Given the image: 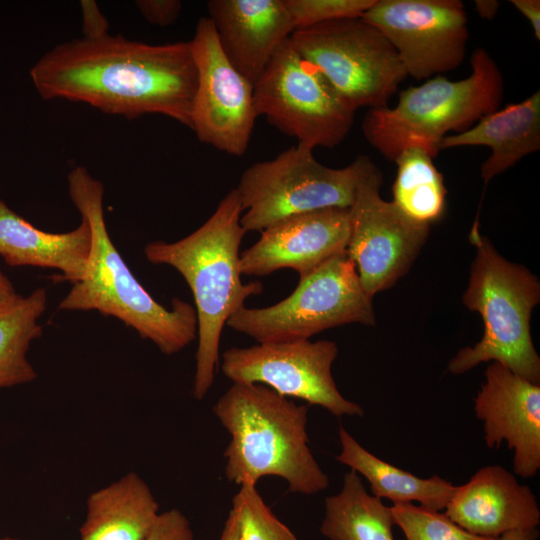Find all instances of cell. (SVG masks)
<instances>
[{"label":"cell","instance_id":"8fae6325","mask_svg":"<svg viewBox=\"0 0 540 540\" xmlns=\"http://www.w3.org/2000/svg\"><path fill=\"white\" fill-rule=\"evenodd\" d=\"M337 355L338 346L330 340L258 343L225 350L221 370L233 383L262 384L336 417L363 416L362 407L343 397L333 379Z\"/></svg>","mask_w":540,"mask_h":540},{"label":"cell","instance_id":"8d00e7d4","mask_svg":"<svg viewBox=\"0 0 540 540\" xmlns=\"http://www.w3.org/2000/svg\"><path fill=\"white\" fill-rule=\"evenodd\" d=\"M1 540H18V539L5 538V539H1Z\"/></svg>","mask_w":540,"mask_h":540},{"label":"cell","instance_id":"9c48e42d","mask_svg":"<svg viewBox=\"0 0 540 540\" xmlns=\"http://www.w3.org/2000/svg\"><path fill=\"white\" fill-rule=\"evenodd\" d=\"M257 116L297 144L334 148L350 132L356 110L287 39L254 84Z\"/></svg>","mask_w":540,"mask_h":540},{"label":"cell","instance_id":"7402d4cb","mask_svg":"<svg viewBox=\"0 0 540 540\" xmlns=\"http://www.w3.org/2000/svg\"><path fill=\"white\" fill-rule=\"evenodd\" d=\"M340 452L335 459L364 477L372 495L395 503H413L440 511L445 509L456 486L437 475L420 478L366 450L343 426L339 427Z\"/></svg>","mask_w":540,"mask_h":540},{"label":"cell","instance_id":"4dcf8cb0","mask_svg":"<svg viewBox=\"0 0 540 540\" xmlns=\"http://www.w3.org/2000/svg\"><path fill=\"white\" fill-rule=\"evenodd\" d=\"M81 11L84 38H97L108 34V21L94 1H81Z\"/></svg>","mask_w":540,"mask_h":540},{"label":"cell","instance_id":"e575fe53","mask_svg":"<svg viewBox=\"0 0 540 540\" xmlns=\"http://www.w3.org/2000/svg\"><path fill=\"white\" fill-rule=\"evenodd\" d=\"M539 532L535 529L515 530L502 534L498 540H537Z\"/></svg>","mask_w":540,"mask_h":540},{"label":"cell","instance_id":"cb8c5ba5","mask_svg":"<svg viewBox=\"0 0 540 540\" xmlns=\"http://www.w3.org/2000/svg\"><path fill=\"white\" fill-rule=\"evenodd\" d=\"M46 305L44 288L27 297L16 294L0 301V388L29 383L37 377L27 352L42 334L38 320Z\"/></svg>","mask_w":540,"mask_h":540},{"label":"cell","instance_id":"603a6c76","mask_svg":"<svg viewBox=\"0 0 540 540\" xmlns=\"http://www.w3.org/2000/svg\"><path fill=\"white\" fill-rule=\"evenodd\" d=\"M391 507L369 494L350 470L339 493L326 497L321 533L330 540H394Z\"/></svg>","mask_w":540,"mask_h":540},{"label":"cell","instance_id":"83f0119b","mask_svg":"<svg viewBox=\"0 0 540 540\" xmlns=\"http://www.w3.org/2000/svg\"><path fill=\"white\" fill-rule=\"evenodd\" d=\"M374 2L375 0H284L295 30L338 19L361 17Z\"/></svg>","mask_w":540,"mask_h":540},{"label":"cell","instance_id":"836d02e7","mask_svg":"<svg viewBox=\"0 0 540 540\" xmlns=\"http://www.w3.org/2000/svg\"><path fill=\"white\" fill-rule=\"evenodd\" d=\"M220 540H239L237 521L231 510L225 521Z\"/></svg>","mask_w":540,"mask_h":540},{"label":"cell","instance_id":"2e32d148","mask_svg":"<svg viewBox=\"0 0 540 540\" xmlns=\"http://www.w3.org/2000/svg\"><path fill=\"white\" fill-rule=\"evenodd\" d=\"M484 375L474 411L484 423L486 446L498 449L505 441L514 453V473L533 477L540 469V384L498 362H491Z\"/></svg>","mask_w":540,"mask_h":540},{"label":"cell","instance_id":"1f68e13d","mask_svg":"<svg viewBox=\"0 0 540 540\" xmlns=\"http://www.w3.org/2000/svg\"><path fill=\"white\" fill-rule=\"evenodd\" d=\"M511 4L529 21L534 36L540 39V1L511 0Z\"/></svg>","mask_w":540,"mask_h":540},{"label":"cell","instance_id":"f546056e","mask_svg":"<svg viewBox=\"0 0 540 540\" xmlns=\"http://www.w3.org/2000/svg\"><path fill=\"white\" fill-rule=\"evenodd\" d=\"M136 6L148 22L160 27L172 24L182 9L178 0H140L136 1Z\"/></svg>","mask_w":540,"mask_h":540},{"label":"cell","instance_id":"d6a6232c","mask_svg":"<svg viewBox=\"0 0 540 540\" xmlns=\"http://www.w3.org/2000/svg\"><path fill=\"white\" fill-rule=\"evenodd\" d=\"M474 3L477 14L485 20H492L500 6L497 0H476Z\"/></svg>","mask_w":540,"mask_h":540},{"label":"cell","instance_id":"6da1fadb","mask_svg":"<svg viewBox=\"0 0 540 540\" xmlns=\"http://www.w3.org/2000/svg\"><path fill=\"white\" fill-rule=\"evenodd\" d=\"M30 76L45 100L82 102L128 119L160 114L192 126L197 70L190 41L81 37L45 53Z\"/></svg>","mask_w":540,"mask_h":540},{"label":"cell","instance_id":"44dd1931","mask_svg":"<svg viewBox=\"0 0 540 540\" xmlns=\"http://www.w3.org/2000/svg\"><path fill=\"white\" fill-rule=\"evenodd\" d=\"M159 513L150 487L136 472H129L89 495L80 540H141Z\"/></svg>","mask_w":540,"mask_h":540},{"label":"cell","instance_id":"52a82bcc","mask_svg":"<svg viewBox=\"0 0 540 540\" xmlns=\"http://www.w3.org/2000/svg\"><path fill=\"white\" fill-rule=\"evenodd\" d=\"M378 167L359 155L343 168L320 163L313 149L297 144L275 158L253 163L236 187L246 232H261L293 215L329 208H350L360 185Z\"/></svg>","mask_w":540,"mask_h":540},{"label":"cell","instance_id":"5b68a950","mask_svg":"<svg viewBox=\"0 0 540 540\" xmlns=\"http://www.w3.org/2000/svg\"><path fill=\"white\" fill-rule=\"evenodd\" d=\"M470 66L462 80L437 75L400 91L393 107L368 109L362 122L366 140L390 161L411 147L435 158L445 136L466 131L500 108L504 80L496 61L479 47Z\"/></svg>","mask_w":540,"mask_h":540},{"label":"cell","instance_id":"d4e9b609","mask_svg":"<svg viewBox=\"0 0 540 540\" xmlns=\"http://www.w3.org/2000/svg\"><path fill=\"white\" fill-rule=\"evenodd\" d=\"M397 173L392 187L393 204L416 223L431 225L445 211L447 190L433 158L411 147L394 160Z\"/></svg>","mask_w":540,"mask_h":540},{"label":"cell","instance_id":"484cf974","mask_svg":"<svg viewBox=\"0 0 540 540\" xmlns=\"http://www.w3.org/2000/svg\"><path fill=\"white\" fill-rule=\"evenodd\" d=\"M391 507L394 524L406 540H498L468 532L446 514L413 503H395Z\"/></svg>","mask_w":540,"mask_h":540},{"label":"cell","instance_id":"4316f807","mask_svg":"<svg viewBox=\"0 0 540 540\" xmlns=\"http://www.w3.org/2000/svg\"><path fill=\"white\" fill-rule=\"evenodd\" d=\"M231 511L237 521L239 540H297L266 505L256 485L240 486Z\"/></svg>","mask_w":540,"mask_h":540},{"label":"cell","instance_id":"30bf717a","mask_svg":"<svg viewBox=\"0 0 540 540\" xmlns=\"http://www.w3.org/2000/svg\"><path fill=\"white\" fill-rule=\"evenodd\" d=\"M290 41L355 110L387 106L407 77L390 42L361 17L297 29Z\"/></svg>","mask_w":540,"mask_h":540},{"label":"cell","instance_id":"ba28073f","mask_svg":"<svg viewBox=\"0 0 540 540\" xmlns=\"http://www.w3.org/2000/svg\"><path fill=\"white\" fill-rule=\"evenodd\" d=\"M348 323L375 326L376 318L372 297L345 251L301 277L287 298L264 308L244 306L226 325L258 343H276L310 339Z\"/></svg>","mask_w":540,"mask_h":540},{"label":"cell","instance_id":"ffe728a7","mask_svg":"<svg viewBox=\"0 0 540 540\" xmlns=\"http://www.w3.org/2000/svg\"><path fill=\"white\" fill-rule=\"evenodd\" d=\"M91 250V229L82 218L80 225L65 233L42 231L0 199V256L10 266L58 269L62 280L79 282Z\"/></svg>","mask_w":540,"mask_h":540},{"label":"cell","instance_id":"ac0fdd59","mask_svg":"<svg viewBox=\"0 0 540 540\" xmlns=\"http://www.w3.org/2000/svg\"><path fill=\"white\" fill-rule=\"evenodd\" d=\"M445 514L470 533L484 537L524 529L540 523L535 494L499 465L480 468L456 489Z\"/></svg>","mask_w":540,"mask_h":540},{"label":"cell","instance_id":"e0dca14e","mask_svg":"<svg viewBox=\"0 0 540 540\" xmlns=\"http://www.w3.org/2000/svg\"><path fill=\"white\" fill-rule=\"evenodd\" d=\"M207 8L224 55L254 86L295 30L284 0H210Z\"/></svg>","mask_w":540,"mask_h":540},{"label":"cell","instance_id":"7a4b0ae2","mask_svg":"<svg viewBox=\"0 0 540 540\" xmlns=\"http://www.w3.org/2000/svg\"><path fill=\"white\" fill-rule=\"evenodd\" d=\"M242 213L240 196L233 188L193 233L173 243L154 241L144 248L150 263L173 267L192 291L197 315L193 386L197 400L206 396L214 382L220 338L228 319L244 307L247 298L263 291L260 281L241 280L239 248L247 233L240 222Z\"/></svg>","mask_w":540,"mask_h":540},{"label":"cell","instance_id":"4fadbf2b","mask_svg":"<svg viewBox=\"0 0 540 540\" xmlns=\"http://www.w3.org/2000/svg\"><path fill=\"white\" fill-rule=\"evenodd\" d=\"M190 43L197 70L191 130L199 141L242 156L258 117L254 86L224 55L209 18L199 19Z\"/></svg>","mask_w":540,"mask_h":540},{"label":"cell","instance_id":"277c9868","mask_svg":"<svg viewBox=\"0 0 540 540\" xmlns=\"http://www.w3.org/2000/svg\"><path fill=\"white\" fill-rule=\"evenodd\" d=\"M213 412L230 435L224 451L230 482L256 485L264 476H278L289 491L305 495L328 487L308 445L307 406L262 384L232 383Z\"/></svg>","mask_w":540,"mask_h":540},{"label":"cell","instance_id":"9a60e30c","mask_svg":"<svg viewBox=\"0 0 540 540\" xmlns=\"http://www.w3.org/2000/svg\"><path fill=\"white\" fill-rule=\"evenodd\" d=\"M350 225V208H329L284 218L262 230L260 238L240 253V272L266 276L289 268L304 277L346 251Z\"/></svg>","mask_w":540,"mask_h":540},{"label":"cell","instance_id":"d590c367","mask_svg":"<svg viewBox=\"0 0 540 540\" xmlns=\"http://www.w3.org/2000/svg\"><path fill=\"white\" fill-rule=\"evenodd\" d=\"M17 293L9 279L0 271V301L9 299Z\"/></svg>","mask_w":540,"mask_h":540},{"label":"cell","instance_id":"3957f363","mask_svg":"<svg viewBox=\"0 0 540 540\" xmlns=\"http://www.w3.org/2000/svg\"><path fill=\"white\" fill-rule=\"evenodd\" d=\"M68 193L91 229V250L83 278L59 304L61 310H96L113 316L172 355L197 337L195 308L178 298L158 303L138 282L114 246L105 224L104 187L85 167L68 174Z\"/></svg>","mask_w":540,"mask_h":540},{"label":"cell","instance_id":"d6986e66","mask_svg":"<svg viewBox=\"0 0 540 540\" xmlns=\"http://www.w3.org/2000/svg\"><path fill=\"white\" fill-rule=\"evenodd\" d=\"M463 146H487L491 155L483 162L484 183L504 173L523 157L540 149V92L484 116L471 128L445 136L438 150Z\"/></svg>","mask_w":540,"mask_h":540},{"label":"cell","instance_id":"5bb4252c","mask_svg":"<svg viewBox=\"0 0 540 540\" xmlns=\"http://www.w3.org/2000/svg\"><path fill=\"white\" fill-rule=\"evenodd\" d=\"M383 182L377 168L360 185L350 207L346 248L364 291L373 297L395 284L411 267L424 245L430 225L406 217L380 195Z\"/></svg>","mask_w":540,"mask_h":540},{"label":"cell","instance_id":"7c38bea8","mask_svg":"<svg viewBox=\"0 0 540 540\" xmlns=\"http://www.w3.org/2000/svg\"><path fill=\"white\" fill-rule=\"evenodd\" d=\"M361 18L386 37L416 80L453 71L465 60L468 17L460 0H375Z\"/></svg>","mask_w":540,"mask_h":540},{"label":"cell","instance_id":"f1b7e54d","mask_svg":"<svg viewBox=\"0 0 540 540\" xmlns=\"http://www.w3.org/2000/svg\"><path fill=\"white\" fill-rule=\"evenodd\" d=\"M187 517L178 509L159 513L148 534L141 540H193Z\"/></svg>","mask_w":540,"mask_h":540},{"label":"cell","instance_id":"8992f818","mask_svg":"<svg viewBox=\"0 0 540 540\" xmlns=\"http://www.w3.org/2000/svg\"><path fill=\"white\" fill-rule=\"evenodd\" d=\"M478 227L475 221L469 234L477 253L463 303L481 315L484 334L473 347L462 348L447 368L459 375L480 363L498 362L539 384L540 357L530 332L531 312L540 301L539 281L524 266L503 258Z\"/></svg>","mask_w":540,"mask_h":540}]
</instances>
